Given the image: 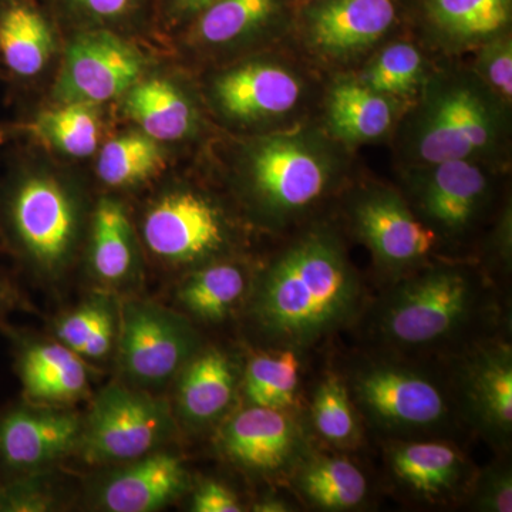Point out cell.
<instances>
[{"mask_svg":"<svg viewBox=\"0 0 512 512\" xmlns=\"http://www.w3.org/2000/svg\"><path fill=\"white\" fill-rule=\"evenodd\" d=\"M190 485L183 458L160 448L117 464L100 481L96 505L109 512H154L180 500Z\"/></svg>","mask_w":512,"mask_h":512,"instance_id":"obj_17","label":"cell"},{"mask_svg":"<svg viewBox=\"0 0 512 512\" xmlns=\"http://www.w3.org/2000/svg\"><path fill=\"white\" fill-rule=\"evenodd\" d=\"M56 49L55 25L39 0H0V66L10 79L40 76Z\"/></svg>","mask_w":512,"mask_h":512,"instance_id":"obj_21","label":"cell"},{"mask_svg":"<svg viewBox=\"0 0 512 512\" xmlns=\"http://www.w3.org/2000/svg\"><path fill=\"white\" fill-rule=\"evenodd\" d=\"M247 315L275 349H303L356 318L363 286L338 232L315 225L275 255L251 282Z\"/></svg>","mask_w":512,"mask_h":512,"instance_id":"obj_1","label":"cell"},{"mask_svg":"<svg viewBox=\"0 0 512 512\" xmlns=\"http://www.w3.org/2000/svg\"><path fill=\"white\" fill-rule=\"evenodd\" d=\"M343 147L326 130L302 124L252 138L238 163L249 211L271 229L301 221L342 184Z\"/></svg>","mask_w":512,"mask_h":512,"instance_id":"obj_3","label":"cell"},{"mask_svg":"<svg viewBox=\"0 0 512 512\" xmlns=\"http://www.w3.org/2000/svg\"><path fill=\"white\" fill-rule=\"evenodd\" d=\"M82 419L63 406L23 400L0 410L2 478L49 470L77 450Z\"/></svg>","mask_w":512,"mask_h":512,"instance_id":"obj_14","label":"cell"},{"mask_svg":"<svg viewBox=\"0 0 512 512\" xmlns=\"http://www.w3.org/2000/svg\"><path fill=\"white\" fill-rule=\"evenodd\" d=\"M312 421L320 439L330 446L352 448L362 439L357 409L345 380L328 373L312 399Z\"/></svg>","mask_w":512,"mask_h":512,"instance_id":"obj_34","label":"cell"},{"mask_svg":"<svg viewBox=\"0 0 512 512\" xmlns=\"http://www.w3.org/2000/svg\"><path fill=\"white\" fill-rule=\"evenodd\" d=\"M298 350L274 349L249 360L244 375V396L249 406L288 410L295 404L299 384Z\"/></svg>","mask_w":512,"mask_h":512,"instance_id":"obj_33","label":"cell"},{"mask_svg":"<svg viewBox=\"0 0 512 512\" xmlns=\"http://www.w3.org/2000/svg\"><path fill=\"white\" fill-rule=\"evenodd\" d=\"M293 483L306 503L323 511L353 510L369 491L365 474L349 458L325 454L299 460Z\"/></svg>","mask_w":512,"mask_h":512,"instance_id":"obj_29","label":"cell"},{"mask_svg":"<svg viewBox=\"0 0 512 512\" xmlns=\"http://www.w3.org/2000/svg\"><path fill=\"white\" fill-rule=\"evenodd\" d=\"M217 0H154L157 18L167 26H188Z\"/></svg>","mask_w":512,"mask_h":512,"instance_id":"obj_42","label":"cell"},{"mask_svg":"<svg viewBox=\"0 0 512 512\" xmlns=\"http://www.w3.org/2000/svg\"><path fill=\"white\" fill-rule=\"evenodd\" d=\"M407 177L413 204L410 207L437 235L463 237L490 202V174L480 161L410 165Z\"/></svg>","mask_w":512,"mask_h":512,"instance_id":"obj_13","label":"cell"},{"mask_svg":"<svg viewBox=\"0 0 512 512\" xmlns=\"http://www.w3.org/2000/svg\"><path fill=\"white\" fill-rule=\"evenodd\" d=\"M117 363L128 386H167L201 350L190 320L156 302L128 299L120 306Z\"/></svg>","mask_w":512,"mask_h":512,"instance_id":"obj_7","label":"cell"},{"mask_svg":"<svg viewBox=\"0 0 512 512\" xmlns=\"http://www.w3.org/2000/svg\"><path fill=\"white\" fill-rule=\"evenodd\" d=\"M252 511L255 512H289L292 511L291 505L286 503L284 498L276 495H265L264 498L254 504Z\"/></svg>","mask_w":512,"mask_h":512,"instance_id":"obj_45","label":"cell"},{"mask_svg":"<svg viewBox=\"0 0 512 512\" xmlns=\"http://www.w3.org/2000/svg\"><path fill=\"white\" fill-rule=\"evenodd\" d=\"M493 249L495 258L504 266L511 265V210L504 211L493 238Z\"/></svg>","mask_w":512,"mask_h":512,"instance_id":"obj_43","label":"cell"},{"mask_svg":"<svg viewBox=\"0 0 512 512\" xmlns=\"http://www.w3.org/2000/svg\"><path fill=\"white\" fill-rule=\"evenodd\" d=\"M404 104L369 89L355 76L340 77L326 94V133L345 147L373 143L399 123Z\"/></svg>","mask_w":512,"mask_h":512,"instance_id":"obj_20","label":"cell"},{"mask_svg":"<svg viewBox=\"0 0 512 512\" xmlns=\"http://www.w3.org/2000/svg\"><path fill=\"white\" fill-rule=\"evenodd\" d=\"M392 476L414 495L439 501L450 497L467 477L458 448L441 441H399L387 448Z\"/></svg>","mask_w":512,"mask_h":512,"instance_id":"obj_24","label":"cell"},{"mask_svg":"<svg viewBox=\"0 0 512 512\" xmlns=\"http://www.w3.org/2000/svg\"><path fill=\"white\" fill-rule=\"evenodd\" d=\"M80 207L72 191L46 173L13 178L0 198V224L10 247L37 275L55 278L76 254Z\"/></svg>","mask_w":512,"mask_h":512,"instance_id":"obj_5","label":"cell"},{"mask_svg":"<svg viewBox=\"0 0 512 512\" xmlns=\"http://www.w3.org/2000/svg\"><path fill=\"white\" fill-rule=\"evenodd\" d=\"M471 508L484 512L512 511V474L507 464L485 468L473 484Z\"/></svg>","mask_w":512,"mask_h":512,"instance_id":"obj_39","label":"cell"},{"mask_svg":"<svg viewBox=\"0 0 512 512\" xmlns=\"http://www.w3.org/2000/svg\"><path fill=\"white\" fill-rule=\"evenodd\" d=\"M90 274L106 289L133 285L140 276L136 235L126 208L103 198L92 218L89 241Z\"/></svg>","mask_w":512,"mask_h":512,"instance_id":"obj_26","label":"cell"},{"mask_svg":"<svg viewBox=\"0 0 512 512\" xmlns=\"http://www.w3.org/2000/svg\"><path fill=\"white\" fill-rule=\"evenodd\" d=\"M9 128L0 126V147L6 143V140L9 138Z\"/></svg>","mask_w":512,"mask_h":512,"instance_id":"obj_46","label":"cell"},{"mask_svg":"<svg viewBox=\"0 0 512 512\" xmlns=\"http://www.w3.org/2000/svg\"><path fill=\"white\" fill-rule=\"evenodd\" d=\"M117 309L119 305L110 293H94L72 311L56 320L53 332L57 342L79 355V350L92 336L101 320Z\"/></svg>","mask_w":512,"mask_h":512,"instance_id":"obj_37","label":"cell"},{"mask_svg":"<svg viewBox=\"0 0 512 512\" xmlns=\"http://www.w3.org/2000/svg\"><path fill=\"white\" fill-rule=\"evenodd\" d=\"M345 382L357 412L386 433H430L450 417V402L440 384L402 363H363Z\"/></svg>","mask_w":512,"mask_h":512,"instance_id":"obj_8","label":"cell"},{"mask_svg":"<svg viewBox=\"0 0 512 512\" xmlns=\"http://www.w3.org/2000/svg\"><path fill=\"white\" fill-rule=\"evenodd\" d=\"M251 282L244 265L220 259L185 276L178 285L177 299L194 318L221 322L247 299Z\"/></svg>","mask_w":512,"mask_h":512,"instance_id":"obj_28","label":"cell"},{"mask_svg":"<svg viewBox=\"0 0 512 512\" xmlns=\"http://www.w3.org/2000/svg\"><path fill=\"white\" fill-rule=\"evenodd\" d=\"M144 70L146 59L133 42L113 29L86 28L67 45L53 97L100 106L124 96Z\"/></svg>","mask_w":512,"mask_h":512,"instance_id":"obj_10","label":"cell"},{"mask_svg":"<svg viewBox=\"0 0 512 512\" xmlns=\"http://www.w3.org/2000/svg\"><path fill=\"white\" fill-rule=\"evenodd\" d=\"M458 384L471 423L495 446H507L512 434L511 346L490 343L471 353Z\"/></svg>","mask_w":512,"mask_h":512,"instance_id":"obj_18","label":"cell"},{"mask_svg":"<svg viewBox=\"0 0 512 512\" xmlns=\"http://www.w3.org/2000/svg\"><path fill=\"white\" fill-rule=\"evenodd\" d=\"M16 372L29 402L66 406L90 394L86 363L57 340L20 336L16 342Z\"/></svg>","mask_w":512,"mask_h":512,"instance_id":"obj_19","label":"cell"},{"mask_svg":"<svg viewBox=\"0 0 512 512\" xmlns=\"http://www.w3.org/2000/svg\"><path fill=\"white\" fill-rule=\"evenodd\" d=\"M167 164L160 141L143 131H130L107 141L97 158L101 183L113 188H128L157 177Z\"/></svg>","mask_w":512,"mask_h":512,"instance_id":"obj_31","label":"cell"},{"mask_svg":"<svg viewBox=\"0 0 512 512\" xmlns=\"http://www.w3.org/2000/svg\"><path fill=\"white\" fill-rule=\"evenodd\" d=\"M99 106L57 103L42 110L26 130L40 143L63 156L86 158L97 153L101 140Z\"/></svg>","mask_w":512,"mask_h":512,"instance_id":"obj_30","label":"cell"},{"mask_svg":"<svg viewBox=\"0 0 512 512\" xmlns=\"http://www.w3.org/2000/svg\"><path fill=\"white\" fill-rule=\"evenodd\" d=\"M474 73L505 103L512 100V39L510 33L494 37L477 47Z\"/></svg>","mask_w":512,"mask_h":512,"instance_id":"obj_38","label":"cell"},{"mask_svg":"<svg viewBox=\"0 0 512 512\" xmlns=\"http://www.w3.org/2000/svg\"><path fill=\"white\" fill-rule=\"evenodd\" d=\"M119 311L109 313L86 343L79 350V356L90 360H103L111 355L116 348L117 333H119Z\"/></svg>","mask_w":512,"mask_h":512,"instance_id":"obj_41","label":"cell"},{"mask_svg":"<svg viewBox=\"0 0 512 512\" xmlns=\"http://www.w3.org/2000/svg\"><path fill=\"white\" fill-rule=\"evenodd\" d=\"M143 239L164 264L198 268L225 259L234 247L235 229L217 201L192 188H177L148 207Z\"/></svg>","mask_w":512,"mask_h":512,"instance_id":"obj_9","label":"cell"},{"mask_svg":"<svg viewBox=\"0 0 512 512\" xmlns=\"http://www.w3.org/2000/svg\"><path fill=\"white\" fill-rule=\"evenodd\" d=\"M20 296L18 289L12 285L9 279L0 276V325L12 311L18 308Z\"/></svg>","mask_w":512,"mask_h":512,"instance_id":"obj_44","label":"cell"},{"mask_svg":"<svg viewBox=\"0 0 512 512\" xmlns=\"http://www.w3.org/2000/svg\"><path fill=\"white\" fill-rule=\"evenodd\" d=\"M123 110L143 133L160 143L181 141L197 133L200 113L187 93L161 77L138 80L123 99Z\"/></svg>","mask_w":512,"mask_h":512,"instance_id":"obj_25","label":"cell"},{"mask_svg":"<svg viewBox=\"0 0 512 512\" xmlns=\"http://www.w3.org/2000/svg\"><path fill=\"white\" fill-rule=\"evenodd\" d=\"M190 510L194 512H241V504L237 494L229 490L227 485L214 480H205L198 485L191 498Z\"/></svg>","mask_w":512,"mask_h":512,"instance_id":"obj_40","label":"cell"},{"mask_svg":"<svg viewBox=\"0 0 512 512\" xmlns=\"http://www.w3.org/2000/svg\"><path fill=\"white\" fill-rule=\"evenodd\" d=\"M429 73L419 47L410 42H392L376 52L355 77L369 89L406 103L416 99Z\"/></svg>","mask_w":512,"mask_h":512,"instance_id":"obj_32","label":"cell"},{"mask_svg":"<svg viewBox=\"0 0 512 512\" xmlns=\"http://www.w3.org/2000/svg\"><path fill=\"white\" fill-rule=\"evenodd\" d=\"M284 0H217L188 25V40L205 49L254 42L278 25Z\"/></svg>","mask_w":512,"mask_h":512,"instance_id":"obj_27","label":"cell"},{"mask_svg":"<svg viewBox=\"0 0 512 512\" xmlns=\"http://www.w3.org/2000/svg\"><path fill=\"white\" fill-rule=\"evenodd\" d=\"M423 15L440 49L466 52L508 33L512 0H423Z\"/></svg>","mask_w":512,"mask_h":512,"instance_id":"obj_23","label":"cell"},{"mask_svg":"<svg viewBox=\"0 0 512 512\" xmlns=\"http://www.w3.org/2000/svg\"><path fill=\"white\" fill-rule=\"evenodd\" d=\"M154 0H45L53 12L86 28L113 29L141 18Z\"/></svg>","mask_w":512,"mask_h":512,"instance_id":"obj_35","label":"cell"},{"mask_svg":"<svg viewBox=\"0 0 512 512\" xmlns=\"http://www.w3.org/2000/svg\"><path fill=\"white\" fill-rule=\"evenodd\" d=\"M170 403L147 390L113 383L82 419L76 453L92 466H117L160 450L174 436Z\"/></svg>","mask_w":512,"mask_h":512,"instance_id":"obj_6","label":"cell"},{"mask_svg":"<svg viewBox=\"0 0 512 512\" xmlns=\"http://www.w3.org/2000/svg\"><path fill=\"white\" fill-rule=\"evenodd\" d=\"M177 377V416L194 430L217 423L228 412L238 390V367L227 352L218 348L201 349Z\"/></svg>","mask_w":512,"mask_h":512,"instance_id":"obj_22","label":"cell"},{"mask_svg":"<svg viewBox=\"0 0 512 512\" xmlns=\"http://www.w3.org/2000/svg\"><path fill=\"white\" fill-rule=\"evenodd\" d=\"M396 18V0H309L303 42L326 62L349 63L382 42Z\"/></svg>","mask_w":512,"mask_h":512,"instance_id":"obj_15","label":"cell"},{"mask_svg":"<svg viewBox=\"0 0 512 512\" xmlns=\"http://www.w3.org/2000/svg\"><path fill=\"white\" fill-rule=\"evenodd\" d=\"M306 97V82L291 64L252 59L222 70L210 83L215 111L237 126L279 123L295 114Z\"/></svg>","mask_w":512,"mask_h":512,"instance_id":"obj_12","label":"cell"},{"mask_svg":"<svg viewBox=\"0 0 512 512\" xmlns=\"http://www.w3.org/2000/svg\"><path fill=\"white\" fill-rule=\"evenodd\" d=\"M301 2L306 3L309 2V0H301Z\"/></svg>","mask_w":512,"mask_h":512,"instance_id":"obj_47","label":"cell"},{"mask_svg":"<svg viewBox=\"0 0 512 512\" xmlns=\"http://www.w3.org/2000/svg\"><path fill=\"white\" fill-rule=\"evenodd\" d=\"M349 221L379 268L392 275L423 264L439 238L399 192L383 185H369L353 195Z\"/></svg>","mask_w":512,"mask_h":512,"instance_id":"obj_11","label":"cell"},{"mask_svg":"<svg viewBox=\"0 0 512 512\" xmlns=\"http://www.w3.org/2000/svg\"><path fill=\"white\" fill-rule=\"evenodd\" d=\"M480 298V281L473 269L450 264L421 269L383 296L376 330L380 339L396 348H434L470 322Z\"/></svg>","mask_w":512,"mask_h":512,"instance_id":"obj_4","label":"cell"},{"mask_svg":"<svg viewBox=\"0 0 512 512\" xmlns=\"http://www.w3.org/2000/svg\"><path fill=\"white\" fill-rule=\"evenodd\" d=\"M218 448L232 464L259 476H272L301 460L303 439L288 410L249 406L225 421Z\"/></svg>","mask_w":512,"mask_h":512,"instance_id":"obj_16","label":"cell"},{"mask_svg":"<svg viewBox=\"0 0 512 512\" xmlns=\"http://www.w3.org/2000/svg\"><path fill=\"white\" fill-rule=\"evenodd\" d=\"M47 470L18 474L0 480V512H49L62 501L57 485Z\"/></svg>","mask_w":512,"mask_h":512,"instance_id":"obj_36","label":"cell"},{"mask_svg":"<svg viewBox=\"0 0 512 512\" xmlns=\"http://www.w3.org/2000/svg\"><path fill=\"white\" fill-rule=\"evenodd\" d=\"M508 107L473 69L430 72L414 106L400 117V153L410 165L487 163L498 157L507 140Z\"/></svg>","mask_w":512,"mask_h":512,"instance_id":"obj_2","label":"cell"}]
</instances>
